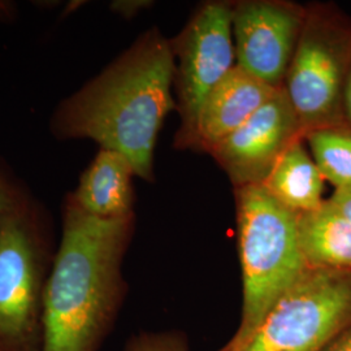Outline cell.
Returning <instances> with one entry per match:
<instances>
[{
	"label": "cell",
	"instance_id": "15",
	"mask_svg": "<svg viewBox=\"0 0 351 351\" xmlns=\"http://www.w3.org/2000/svg\"><path fill=\"white\" fill-rule=\"evenodd\" d=\"M124 351H190L181 332H142L126 342Z\"/></svg>",
	"mask_w": 351,
	"mask_h": 351
},
{
	"label": "cell",
	"instance_id": "19",
	"mask_svg": "<svg viewBox=\"0 0 351 351\" xmlns=\"http://www.w3.org/2000/svg\"><path fill=\"white\" fill-rule=\"evenodd\" d=\"M323 351H351V326L343 329L336 339H332Z\"/></svg>",
	"mask_w": 351,
	"mask_h": 351
},
{
	"label": "cell",
	"instance_id": "20",
	"mask_svg": "<svg viewBox=\"0 0 351 351\" xmlns=\"http://www.w3.org/2000/svg\"><path fill=\"white\" fill-rule=\"evenodd\" d=\"M19 14L17 5L13 1L0 0V24H11Z\"/></svg>",
	"mask_w": 351,
	"mask_h": 351
},
{
	"label": "cell",
	"instance_id": "13",
	"mask_svg": "<svg viewBox=\"0 0 351 351\" xmlns=\"http://www.w3.org/2000/svg\"><path fill=\"white\" fill-rule=\"evenodd\" d=\"M298 239L310 268L351 271V223L329 199L298 215Z\"/></svg>",
	"mask_w": 351,
	"mask_h": 351
},
{
	"label": "cell",
	"instance_id": "21",
	"mask_svg": "<svg viewBox=\"0 0 351 351\" xmlns=\"http://www.w3.org/2000/svg\"><path fill=\"white\" fill-rule=\"evenodd\" d=\"M342 116H343V123L351 126V68L346 85L343 90V98H342Z\"/></svg>",
	"mask_w": 351,
	"mask_h": 351
},
{
	"label": "cell",
	"instance_id": "2",
	"mask_svg": "<svg viewBox=\"0 0 351 351\" xmlns=\"http://www.w3.org/2000/svg\"><path fill=\"white\" fill-rule=\"evenodd\" d=\"M43 297L42 351H98L125 300L123 263L136 229V213L98 219L69 194Z\"/></svg>",
	"mask_w": 351,
	"mask_h": 351
},
{
	"label": "cell",
	"instance_id": "14",
	"mask_svg": "<svg viewBox=\"0 0 351 351\" xmlns=\"http://www.w3.org/2000/svg\"><path fill=\"white\" fill-rule=\"evenodd\" d=\"M326 182L335 189L351 184V126L319 128L303 136Z\"/></svg>",
	"mask_w": 351,
	"mask_h": 351
},
{
	"label": "cell",
	"instance_id": "10",
	"mask_svg": "<svg viewBox=\"0 0 351 351\" xmlns=\"http://www.w3.org/2000/svg\"><path fill=\"white\" fill-rule=\"evenodd\" d=\"M277 90L236 64L203 101L191 150L208 154L243 125Z\"/></svg>",
	"mask_w": 351,
	"mask_h": 351
},
{
	"label": "cell",
	"instance_id": "17",
	"mask_svg": "<svg viewBox=\"0 0 351 351\" xmlns=\"http://www.w3.org/2000/svg\"><path fill=\"white\" fill-rule=\"evenodd\" d=\"M152 4L154 3L149 0H120V1H113L111 4V10L124 19H132L137 16L141 11L151 7Z\"/></svg>",
	"mask_w": 351,
	"mask_h": 351
},
{
	"label": "cell",
	"instance_id": "7",
	"mask_svg": "<svg viewBox=\"0 0 351 351\" xmlns=\"http://www.w3.org/2000/svg\"><path fill=\"white\" fill-rule=\"evenodd\" d=\"M175 55L176 111L180 126L175 147L191 150L203 101L236 66L232 1H204L171 39Z\"/></svg>",
	"mask_w": 351,
	"mask_h": 351
},
{
	"label": "cell",
	"instance_id": "4",
	"mask_svg": "<svg viewBox=\"0 0 351 351\" xmlns=\"http://www.w3.org/2000/svg\"><path fill=\"white\" fill-rule=\"evenodd\" d=\"M56 247L50 213L26 186L0 230V351H42L43 297Z\"/></svg>",
	"mask_w": 351,
	"mask_h": 351
},
{
	"label": "cell",
	"instance_id": "1",
	"mask_svg": "<svg viewBox=\"0 0 351 351\" xmlns=\"http://www.w3.org/2000/svg\"><path fill=\"white\" fill-rule=\"evenodd\" d=\"M172 42L152 26L99 75L51 113L50 134L60 142L90 139L123 154L136 176L155 181V149L168 113L176 110Z\"/></svg>",
	"mask_w": 351,
	"mask_h": 351
},
{
	"label": "cell",
	"instance_id": "8",
	"mask_svg": "<svg viewBox=\"0 0 351 351\" xmlns=\"http://www.w3.org/2000/svg\"><path fill=\"white\" fill-rule=\"evenodd\" d=\"M306 20V5L289 0L232 1L237 65L281 88Z\"/></svg>",
	"mask_w": 351,
	"mask_h": 351
},
{
	"label": "cell",
	"instance_id": "12",
	"mask_svg": "<svg viewBox=\"0 0 351 351\" xmlns=\"http://www.w3.org/2000/svg\"><path fill=\"white\" fill-rule=\"evenodd\" d=\"M326 182L302 137L284 152L262 185L284 207L301 215L324 203Z\"/></svg>",
	"mask_w": 351,
	"mask_h": 351
},
{
	"label": "cell",
	"instance_id": "16",
	"mask_svg": "<svg viewBox=\"0 0 351 351\" xmlns=\"http://www.w3.org/2000/svg\"><path fill=\"white\" fill-rule=\"evenodd\" d=\"M25 189L26 185L13 175L10 167L0 159V230L7 213Z\"/></svg>",
	"mask_w": 351,
	"mask_h": 351
},
{
	"label": "cell",
	"instance_id": "9",
	"mask_svg": "<svg viewBox=\"0 0 351 351\" xmlns=\"http://www.w3.org/2000/svg\"><path fill=\"white\" fill-rule=\"evenodd\" d=\"M302 137L298 116L281 88L208 155L234 189L262 185L284 152Z\"/></svg>",
	"mask_w": 351,
	"mask_h": 351
},
{
	"label": "cell",
	"instance_id": "6",
	"mask_svg": "<svg viewBox=\"0 0 351 351\" xmlns=\"http://www.w3.org/2000/svg\"><path fill=\"white\" fill-rule=\"evenodd\" d=\"M351 326V271L308 268L237 351H323Z\"/></svg>",
	"mask_w": 351,
	"mask_h": 351
},
{
	"label": "cell",
	"instance_id": "5",
	"mask_svg": "<svg viewBox=\"0 0 351 351\" xmlns=\"http://www.w3.org/2000/svg\"><path fill=\"white\" fill-rule=\"evenodd\" d=\"M351 68V19L329 3L306 5V20L284 90L303 136L343 123L342 98Z\"/></svg>",
	"mask_w": 351,
	"mask_h": 351
},
{
	"label": "cell",
	"instance_id": "3",
	"mask_svg": "<svg viewBox=\"0 0 351 351\" xmlns=\"http://www.w3.org/2000/svg\"><path fill=\"white\" fill-rule=\"evenodd\" d=\"M242 272V311L233 337L219 351L241 349L277 301L308 271L298 239V215L263 185L234 189Z\"/></svg>",
	"mask_w": 351,
	"mask_h": 351
},
{
	"label": "cell",
	"instance_id": "18",
	"mask_svg": "<svg viewBox=\"0 0 351 351\" xmlns=\"http://www.w3.org/2000/svg\"><path fill=\"white\" fill-rule=\"evenodd\" d=\"M328 199L332 202V204L339 210L341 215L351 223V184L342 188L335 189V193Z\"/></svg>",
	"mask_w": 351,
	"mask_h": 351
},
{
	"label": "cell",
	"instance_id": "11",
	"mask_svg": "<svg viewBox=\"0 0 351 351\" xmlns=\"http://www.w3.org/2000/svg\"><path fill=\"white\" fill-rule=\"evenodd\" d=\"M136 171L117 151L99 149L81 173L77 188L68 193L84 211L98 219H121L134 215Z\"/></svg>",
	"mask_w": 351,
	"mask_h": 351
}]
</instances>
